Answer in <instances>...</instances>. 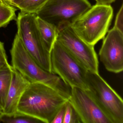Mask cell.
<instances>
[{
	"label": "cell",
	"mask_w": 123,
	"mask_h": 123,
	"mask_svg": "<svg viewBox=\"0 0 123 123\" xmlns=\"http://www.w3.org/2000/svg\"><path fill=\"white\" fill-rule=\"evenodd\" d=\"M8 63L7 57L5 49L4 43L0 41V69Z\"/></svg>",
	"instance_id": "20"
},
{
	"label": "cell",
	"mask_w": 123,
	"mask_h": 123,
	"mask_svg": "<svg viewBox=\"0 0 123 123\" xmlns=\"http://www.w3.org/2000/svg\"><path fill=\"white\" fill-rule=\"evenodd\" d=\"M5 0L7 3H8V4L11 6L12 3H13V1H14L15 0Z\"/></svg>",
	"instance_id": "23"
},
{
	"label": "cell",
	"mask_w": 123,
	"mask_h": 123,
	"mask_svg": "<svg viewBox=\"0 0 123 123\" xmlns=\"http://www.w3.org/2000/svg\"><path fill=\"white\" fill-rule=\"evenodd\" d=\"M49 0H23L15 7L21 11L30 13H36Z\"/></svg>",
	"instance_id": "16"
},
{
	"label": "cell",
	"mask_w": 123,
	"mask_h": 123,
	"mask_svg": "<svg viewBox=\"0 0 123 123\" xmlns=\"http://www.w3.org/2000/svg\"><path fill=\"white\" fill-rule=\"evenodd\" d=\"M91 7L88 0H49L35 14L59 31L71 26Z\"/></svg>",
	"instance_id": "6"
},
{
	"label": "cell",
	"mask_w": 123,
	"mask_h": 123,
	"mask_svg": "<svg viewBox=\"0 0 123 123\" xmlns=\"http://www.w3.org/2000/svg\"><path fill=\"white\" fill-rule=\"evenodd\" d=\"M87 91L112 123H123V101L98 73L86 74Z\"/></svg>",
	"instance_id": "7"
},
{
	"label": "cell",
	"mask_w": 123,
	"mask_h": 123,
	"mask_svg": "<svg viewBox=\"0 0 123 123\" xmlns=\"http://www.w3.org/2000/svg\"><path fill=\"white\" fill-rule=\"evenodd\" d=\"M12 67L8 63L0 69V109L3 112L11 83Z\"/></svg>",
	"instance_id": "13"
},
{
	"label": "cell",
	"mask_w": 123,
	"mask_h": 123,
	"mask_svg": "<svg viewBox=\"0 0 123 123\" xmlns=\"http://www.w3.org/2000/svg\"><path fill=\"white\" fill-rule=\"evenodd\" d=\"M81 123L79 117L69 100L66 103V109L63 123Z\"/></svg>",
	"instance_id": "17"
},
{
	"label": "cell",
	"mask_w": 123,
	"mask_h": 123,
	"mask_svg": "<svg viewBox=\"0 0 123 123\" xmlns=\"http://www.w3.org/2000/svg\"><path fill=\"white\" fill-rule=\"evenodd\" d=\"M16 11L15 7L0 0V28L6 27L12 21H16Z\"/></svg>",
	"instance_id": "14"
},
{
	"label": "cell",
	"mask_w": 123,
	"mask_h": 123,
	"mask_svg": "<svg viewBox=\"0 0 123 123\" xmlns=\"http://www.w3.org/2000/svg\"><path fill=\"white\" fill-rule=\"evenodd\" d=\"M69 101L79 117L81 123H112L87 90L71 87Z\"/></svg>",
	"instance_id": "9"
},
{
	"label": "cell",
	"mask_w": 123,
	"mask_h": 123,
	"mask_svg": "<svg viewBox=\"0 0 123 123\" xmlns=\"http://www.w3.org/2000/svg\"><path fill=\"white\" fill-rule=\"evenodd\" d=\"M0 123H38L42 122L36 118L17 111L11 114L2 113L0 115Z\"/></svg>",
	"instance_id": "15"
},
{
	"label": "cell",
	"mask_w": 123,
	"mask_h": 123,
	"mask_svg": "<svg viewBox=\"0 0 123 123\" xmlns=\"http://www.w3.org/2000/svg\"><path fill=\"white\" fill-rule=\"evenodd\" d=\"M65 109L66 103L64 104L57 112L51 123H63Z\"/></svg>",
	"instance_id": "19"
},
{
	"label": "cell",
	"mask_w": 123,
	"mask_h": 123,
	"mask_svg": "<svg viewBox=\"0 0 123 123\" xmlns=\"http://www.w3.org/2000/svg\"><path fill=\"white\" fill-rule=\"evenodd\" d=\"M10 54L12 67L31 83H43L69 100L71 95V87L57 75L40 67L29 54L17 34L13 40Z\"/></svg>",
	"instance_id": "2"
},
{
	"label": "cell",
	"mask_w": 123,
	"mask_h": 123,
	"mask_svg": "<svg viewBox=\"0 0 123 123\" xmlns=\"http://www.w3.org/2000/svg\"><path fill=\"white\" fill-rule=\"evenodd\" d=\"M36 22L44 45L50 52L56 41L59 31L54 25L37 16Z\"/></svg>",
	"instance_id": "12"
},
{
	"label": "cell",
	"mask_w": 123,
	"mask_h": 123,
	"mask_svg": "<svg viewBox=\"0 0 123 123\" xmlns=\"http://www.w3.org/2000/svg\"><path fill=\"white\" fill-rule=\"evenodd\" d=\"M123 5L122 4L116 16L113 27L123 33Z\"/></svg>",
	"instance_id": "18"
},
{
	"label": "cell",
	"mask_w": 123,
	"mask_h": 123,
	"mask_svg": "<svg viewBox=\"0 0 123 123\" xmlns=\"http://www.w3.org/2000/svg\"><path fill=\"white\" fill-rule=\"evenodd\" d=\"M16 21V34L29 54L42 68L51 72L50 52L42 39L37 24L36 14L20 11Z\"/></svg>",
	"instance_id": "5"
},
{
	"label": "cell",
	"mask_w": 123,
	"mask_h": 123,
	"mask_svg": "<svg viewBox=\"0 0 123 123\" xmlns=\"http://www.w3.org/2000/svg\"><path fill=\"white\" fill-rule=\"evenodd\" d=\"M100 60L105 69L113 73L123 70V33L116 29L108 31L99 52Z\"/></svg>",
	"instance_id": "10"
},
{
	"label": "cell",
	"mask_w": 123,
	"mask_h": 123,
	"mask_svg": "<svg viewBox=\"0 0 123 123\" xmlns=\"http://www.w3.org/2000/svg\"><path fill=\"white\" fill-rule=\"evenodd\" d=\"M68 100L43 83H32L21 98L17 111L43 123H51L57 112Z\"/></svg>",
	"instance_id": "1"
},
{
	"label": "cell",
	"mask_w": 123,
	"mask_h": 123,
	"mask_svg": "<svg viewBox=\"0 0 123 123\" xmlns=\"http://www.w3.org/2000/svg\"><path fill=\"white\" fill-rule=\"evenodd\" d=\"M113 16L111 5H95L84 13L71 26L81 39L94 46L105 37Z\"/></svg>",
	"instance_id": "3"
},
{
	"label": "cell",
	"mask_w": 123,
	"mask_h": 123,
	"mask_svg": "<svg viewBox=\"0 0 123 123\" xmlns=\"http://www.w3.org/2000/svg\"><path fill=\"white\" fill-rule=\"evenodd\" d=\"M51 72L71 87L88 90V70L59 42L56 41L50 52Z\"/></svg>",
	"instance_id": "4"
},
{
	"label": "cell",
	"mask_w": 123,
	"mask_h": 123,
	"mask_svg": "<svg viewBox=\"0 0 123 123\" xmlns=\"http://www.w3.org/2000/svg\"><path fill=\"white\" fill-rule=\"evenodd\" d=\"M23 0H15L13 1V3H12L11 6L15 7L16 5H18V4L20 3L21 2H22Z\"/></svg>",
	"instance_id": "22"
},
{
	"label": "cell",
	"mask_w": 123,
	"mask_h": 123,
	"mask_svg": "<svg viewBox=\"0 0 123 123\" xmlns=\"http://www.w3.org/2000/svg\"><path fill=\"white\" fill-rule=\"evenodd\" d=\"M96 2V5H111L116 0H95Z\"/></svg>",
	"instance_id": "21"
},
{
	"label": "cell",
	"mask_w": 123,
	"mask_h": 123,
	"mask_svg": "<svg viewBox=\"0 0 123 123\" xmlns=\"http://www.w3.org/2000/svg\"><path fill=\"white\" fill-rule=\"evenodd\" d=\"M2 113H3V111H2L0 109V115H1Z\"/></svg>",
	"instance_id": "24"
},
{
	"label": "cell",
	"mask_w": 123,
	"mask_h": 123,
	"mask_svg": "<svg viewBox=\"0 0 123 123\" xmlns=\"http://www.w3.org/2000/svg\"><path fill=\"white\" fill-rule=\"evenodd\" d=\"M30 84L27 79L12 67L11 83L3 113L11 114L17 111L20 100Z\"/></svg>",
	"instance_id": "11"
},
{
	"label": "cell",
	"mask_w": 123,
	"mask_h": 123,
	"mask_svg": "<svg viewBox=\"0 0 123 123\" xmlns=\"http://www.w3.org/2000/svg\"><path fill=\"white\" fill-rule=\"evenodd\" d=\"M57 41L59 42L87 70L98 73V61L94 46L81 39L71 26L60 30Z\"/></svg>",
	"instance_id": "8"
}]
</instances>
